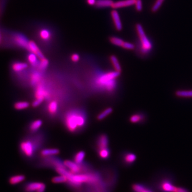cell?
I'll return each instance as SVG.
<instances>
[{
	"mask_svg": "<svg viewBox=\"0 0 192 192\" xmlns=\"http://www.w3.org/2000/svg\"><path fill=\"white\" fill-rule=\"evenodd\" d=\"M28 67V66L27 63L16 61L12 64L11 69L14 72L20 73L26 69H27Z\"/></svg>",
	"mask_w": 192,
	"mask_h": 192,
	"instance_id": "obj_12",
	"label": "cell"
},
{
	"mask_svg": "<svg viewBox=\"0 0 192 192\" xmlns=\"http://www.w3.org/2000/svg\"><path fill=\"white\" fill-rule=\"evenodd\" d=\"M49 96L47 91L45 90L43 86L39 84L37 86L35 91V99H45Z\"/></svg>",
	"mask_w": 192,
	"mask_h": 192,
	"instance_id": "obj_10",
	"label": "cell"
},
{
	"mask_svg": "<svg viewBox=\"0 0 192 192\" xmlns=\"http://www.w3.org/2000/svg\"><path fill=\"white\" fill-rule=\"evenodd\" d=\"M136 9L138 12H140L143 10V3L141 0H136Z\"/></svg>",
	"mask_w": 192,
	"mask_h": 192,
	"instance_id": "obj_36",
	"label": "cell"
},
{
	"mask_svg": "<svg viewBox=\"0 0 192 192\" xmlns=\"http://www.w3.org/2000/svg\"><path fill=\"white\" fill-rule=\"evenodd\" d=\"M20 148L22 153L26 157H31L33 155L35 151V146L30 140L22 141L20 145Z\"/></svg>",
	"mask_w": 192,
	"mask_h": 192,
	"instance_id": "obj_5",
	"label": "cell"
},
{
	"mask_svg": "<svg viewBox=\"0 0 192 192\" xmlns=\"http://www.w3.org/2000/svg\"><path fill=\"white\" fill-rule=\"evenodd\" d=\"M112 112H113V109L111 107L106 108L102 112H101L100 114H98V115L97 116V119L100 121L104 120L105 118H106L110 114H111Z\"/></svg>",
	"mask_w": 192,
	"mask_h": 192,
	"instance_id": "obj_26",
	"label": "cell"
},
{
	"mask_svg": "<svg viewBox=\"0 0 192 192\" xmlns=\"http://www.w3.org/2000/svg\"><path fill=\"white\" fill-rule=\"evenodd\" d=\"M175 94L180 98H192V90H177L175 92Z\"/></svg>",
	"mask_w": 192,
	"mask_h": 192,
	"instance_id": "obj_19",
	"label": "cell"
},
{
	"mask_svg": "<svg viewBox=\"0 0 192 192\" xmlns=\"http://www.w3.org/2000/svg\"><path fill=\"white\" fill-rule=\"evenodd\" d=\"M25 179V176L23 174H17L11 177L9 179V182L10 185H15L23 182Z\"/></svg>",
	"mask_w": 192,
	"mask_h": 192,
	"instance_id": "obj_15",
	"label": "cell"
},
{
	"mask_svg": "<svg viewBox=\"0 0 192 192\" xmlns=\"http://www.w3.org/2000/svg\"><path fill=\"white\" fill-rule=\"evenodd\" d=\"M86 157V153L84 151H80L76 153L74 157V161L77 164L81 165L84 160Z\"/></svg>",
	"mask_w": 192,
	"mask_h": 192,
	"instance_id": "obj_23",
	"label": "cell"
},
{
	"mask_svg": "<svg viewBox=\"0 0 192 192\" xmlns=\"http://www.w3.org/2000/svg\"><path fill=\"white\" fill-rule=\"evenodd\" d=\"M2 34L1 33V31H0V44L2 43Z\"/></svg>",
	"mask_w": 192,
	"mask_h": 192,
	"instance_id": "obj_43",
	"label": "cell"
},
{
	"mask_svg": "<svg viewBox=\"0 0 192 192\" xmlns=\"http://www.w3.org/2000/svg\"><path fill=\"white\" fill-rule=\"evenodd\" d=\"M86 123V118L80 111H72L69 112L65 118V126L71 132L83 127Z\"/></svg>",
	"mask_w": 192,
	"mask_h": 192,
	"instance_id": "obj_1",
	"label": "cell"
},
{
	"mask_svg": "<svg viewBox=\"0 0 192 192\" xmlns=\"http://www.w3.org/2000/svg\"><path fill=\"white\" fill-rule=\"evenodd\" d=\"M124 162L127 165H131L137 160V156L132 153H127L124 156Z\"/></svg>",
	"mask_w": 192,
	"mask_h": 192,
	"instance_id": "obj_17",
	"label": "cell"
},
{
	"mask_svg": "<svg viewBox=\"0 0 192 192\" xmlns=\"http://www.w3.org/2000/svg\"><path fill=\"white\" fill-rule=\"evenodd\" d=\"M96 2H97L96 0H87L88 3L90 6L96 5Z\"/></svg>",
	"mask_w": 192,
	"mask_h": 192,
	"instance_id": "obj_41",
	"label": "cell"
},
{
	"mask_svg": "<svg viewBox=\"0 0 192 192\" xmlns=\"http://www.w3.org/2000/svg\"><path fill=\"white\" fill-rule=\"evenodd\" d=\"M58 108V104L57 101L52 100L50 102L48 105V111L49 113L54 115L57 113Z\"/></svg>",
	"mask_w": 192,
	"mask_h": 192,
	"instance_id": "obj_18",
	"label": "cell"
},
{
	"mask_svg": "<svg viewBox=\"0 0 192 192\" xmlns=\"http://www.w3.org/2000/svg\"><path fill=\"white\" fill-rule=\"evenodd\" d=\"M40 36L44 41H48L51 38L50 32L47 30H42L40 31Z\"/></svg>",
	"mask_w": 192,
	"mask_h": 192,
	"instance_id": "obj_30",
	"label": "cell"
},
{
	"mask_svg": "<svg viewBox=\"0 0 192 192\" xmlns=\"http://www.w3.org/2000/svg\"><path fill=\"white\" fill-rule=\"evenodd\" d=\"M43 124V122L40 119H37L31 122L30 124V129L33 132L36 131L39 129Z\"/></svg>",
	"mask_w": 192,
	"mask_h": 192,
	"instance_id": "obj_22",
	"label": "cell"
},
{
	"mask_svg": "<svg viewBox=\"0 0 192 192\" xmlns=\"http://www.w3.org/2000/svg\"><path fill=\"white\" fill-rule=\"evenodd\" d=\"M110 42L113 44L119 46V47H122L124 43V41L122 40L117 37H111L110 38Z\"/></svg>",
	"mask_w": 192,
	"mask_h": 192,
	"instance_id": "obj_34",
	"label": "cell"
},
{
	"mask_svg": "<svg viewBox=\"0 0 192 192\" xmlns=\"http://www.w3.org/2000/svg\"><path fill=\"white\" fill-rule=\"evenodd\" d=\"M11 39L12 42L15 45L19 47L27 49L30 41H28L24 35L19 33L14 34L12 35Z\"/></svg>",
	"mask_w": 192,
	"mask_h": 192,
	"instance_id": "obj_6",
	"label": "cell"
},
{
	"mask_svg": "<svg viewBox=\"0 0 192 192\" xmlns=\"http://www.w3.org/2000/svg\"><path fill=\"white\" fill-rule=\"evenodd\" d=\"M48 65H49V61L44 57L42 59H40L38 67L40 70H44L47 68Z\"/></svg>",
	"mask_w": 192,
	"mask_h": 192,
	"instance_id": "obj_33",
	"label": "cell"
},
{
	"mask_svg": "<svg viewBox=\"0 0 192 192\" xmlns=\"http://www.w3.org/2000/svg\"><path fill=\"white\" fill-rule=\"evenodd\" d=\"M165 0H157L155 1L154 4H153V6L151 8V11L153 13H155V12H157L158 10H159V9L160 8L162 3L164 2Z\"/></svg>",
	"mask_w": 192,
	"mask_h": 192,
	"instance_id": "obj_32",
	"label": "cell"
},
{
	"mask_svg": "<svg viewBox=\"0 0 192 192\" xmlns=\"http://www.w3.org/2000/svg\"><path fill=\"white\" fill-rule=\"evenodd\" d=\"M44 99H35L34 100L33 102L32 103V106L33 107H37V106H40L41 104L43 102Z\"/></svg>",
	"mask_w": 192,
	"mask_h": 192,
	"instance_id": "obj_37",
	"label": "cell"
},
{
	"mask_svg": "<svg viewBox=\"0 0 192 192\" xmlns=\"http://www.w3.org/2000/svg\"><path fill=\"white\" fill-rule=\"evenodd\" d=\"M174 183V179L170 175H165L155 180L153 188L159 192H174L177 186Z\"/></svg>",
	"mask_w": 192,
	"mask_h": 192,
	"instance_id": "obj_3",
	"label": "cell"
},
{
	"mask_svg": "<svg viewBox=\"0 0 192 192\" xmlns=\"http://www.w3.org/2000/svg\"><path fill=\"white\" fill-rule=\"evenodd\" d=\"M144 120V116L141 114H135L132 115L130 118V121L132 123H139Z\"/></svg>",
	"mask_w": 192,
	"mask_h": 192,
	"instance_id": "obj_24",
	"label": "cell"
},
{
	"mask_svg": "<svg viewBox=\"0 0 192 192\" xmlns=\"http://www.w3.org/2000/svg\"><path fill=\"white\" fill-rule=\"evenodd\" d=\"M108 139L106 135H102L98 138L97 147L98 149L108 148Z\"/></svg>",
	"mask_w": 192,
	"mask_h": 192,
	"instance_id": "obj_14",
	"label": "cell"
},
{
	"mask_svg": "<svg viewBox=\"0 0 192 192\" xmlns=\"http://www.w3.org/2000/svg\"><path fill=\"white\" fill-rule=\"evenodd\" d=\"M121 72L112 71L104 73L96 80V84L101 88L105 89L108 92H112L115 89L116 79L119 77Z\"/></svg>",
	"mask_w": 192,
	"mask_h": 192,
	"instance_id": "obj_2",
	"label": "cell"
},
{
	"mask_svg": "<svg viewBox=\"0 0 192 192\" xmlns=\"http://www.w3.org/2000/svg\"><path fill=\"white\" fill-rule=\"evenodd\" d=\"M114 2L112 0H97L96 6L98 8H105L112 6Z\"/></svg>",
	"mask_w": 192,
	"mask_h": 192,
	"instance_id": "obj_20",
	"label": "cell"
},
{
	"mask_svg": "<svg viewBox=\"0 0 192 192\" xmlns=\"http://www.w3.org/2000/svg\"><path fill=\"white\" fill-rule=\"evenodd\" d=\"M45 187H45V185L43 184L42 185V186L40 187L39 190H37V192H44L45 190Z\"/></svg>",
	"mask_w": 192,
	"mask_h": 192,
	"instance_id": "obj_42",
	"label": "cell"
},
{
	"mask_svg": "<svg viewBox=\"0 0 192 192\" xmlns=\"http://www.w3.org/2000/svg\"><path fill=\"white\" fill-rule=\"evenodd\" d=\"M27 50L28 51H30L31 53H34L35 55H36L40 59H41L43 58H44V56H43V53H42L41 51L40 50L39 48H38L37 45L36 44V43L34 42L30 41Z\"/></svg>",
	"mask_w": 192,
	"mask_h": 192,
	"instance_id": "obj_8",
	"label": "cell"
},
{
	"mask_svg": "<svg viewBox=\"0 0 192 192\" xmlns=\"http://www.w3.org/2000/svg\"><path fill=\"white\" fill-rule=\"evenodd\" d=\"M136 0H123L118 2H114L112 6L113 9H119L127 6H131L135 4Z\"/></svg>",
	"mask_w": 192,
	"mask_h": 192,
	"instance_id": "obj_11",
	"label": "cell"
},
{
	"mask_svg": "<svg viewBox=\"0 0 192 192\" xmlns=\"http://www.w3.org/2000/svg\"><path fill=\"white\" fill-rule=\"evenodd\" d=\"M98 155L101 159H108L110 155V152L108 148H103V149H99L98 151Z\"/></svg>",
	"mask_w": 192,
	"mask_h": 192,
	"instance_id": "obj_29",
	"label": "cell"
},
{
	"mask_svg": "<svg viewBox=\"0 0 192 192\" xmlns=\"http://www.w3.org/2000/svg\"><path fill=\"white\" fill-rule=\"evenodd\" d=\"M59 152L60 151L57 148H45L42 150L41 154L43 157H50L57 155Z\"/></svg>",
	"mask_w": 192,
	"mask_h": 192,
	"instance_id": "obj_16",
	"label": "cell"
},
{
	"mask_svg": "<svg viewBox=\"0 0 192 192\" xmlns=\"http://www.w3.org/2000/svg\"><path fill=\"white\" fill-rule=\"evenodd\" d=\"M141 192H155L154 191V189L153 188H150L149 186L146 185L145 188Z\"/></svg>",
	"mask_w": 192,
	"mask_h": 192,
	"instance_id": "obj_40",
	"label": "cell"
},
{
	"mask_svg": "<svg viewBox=\"0 0 192 192\" xmlns=\"http://www.w3.org/2000/svg\"><path fill=\"white\" fill-rule=\"evenodd\" d=\"M136 30L141 44V50L143 53L144 55H146L149 53L152 48V44L149 40L148 39L147 36L146 35V34L145 33V31L141 24H137L136 25Z\"/></svg>",
	"mask_w": 192,
	"mask_h": 192,
	"instance_id": "obj_4",
	"label": "cell"
},
{
	"mask_svg": "<svg viewBox=\"0 0 192 192\" xmlns=\"http://www.w3.org/2000/svg\"><path fill=\"white\" fill-rule=\"evenodd\" d=\"M122 47L124 49H127V50H133L135 48V46L133 44L127 42H124L123 45L122 46Z\"/></svg>",
	"mask_w": 192,
	"mask_h": 192,
	"instance_id": "obj_35",
	"label": "cell"
},
{
	"mask_svg": "<svg viewBox=\"0 0 192 192\" xmlns=\"http://www.w3.org/2000/svg\"><path fill=\"white\" fill-rule=\"evenodd\" d=\"M67 181H68V179H67L66 177L64 176V175H61V176L53 177L52 179V182L53 183H56V184H57V183H63V182H66Z\"/></svg>",
	"mask_w": 192,
	"mask_h": 192,
	"instance_id": "obj_31",
	"label": "cell"
},
{
	"mask_svg": "<svg viewBox=\"0 0 192 192\" xmlns=\"http://www.w3.org/2000/svg\"><path fill=\"white\" fill-rule=\"evenodd\" d=\"M43 184L41 182H30L26 185L24 190L25 192H37Z\"/></svg>",
	"mask_w": 192,
	"mask_h": 192,
	"instance_id": "obj_13",
	"label": "cell"
},
{
	"mask_svg": "<svg viewBox=\"0 0 192 192\" xmlns=\"http://www.w3.org/2000/svg\"><path fill=\"white\" fill-rule=\"evenodd\" d=\"M41 80V75L39 73H34L31 75V82L33 85L39 83L40 81Z\"/></svg>",
	"mask_w": 192,
	"mask_h": 192,
	"instance_id": "obj_28",
	"label": "cell"
},
{
	"mask_svg": "<svg viewBox=\"0 0 192 192\" xmlns=\"http://www.w3.org/2000/svg\"><path fill=\"white\" fill-rule=\"evenodd\" d=\"M64 165L69 169L71 173H77L82 170V167L81 165L77 164L74 161L70 160H66L64 162Z\"/></svg>",
	"mask_w": 192,
	"mask_h": 192,
	"instance_id": "obj_7",
	"label": "cell"
},
{
	"mask_svg": "<svg viewBox=\"0 0 192 192\" xmlns=\"http://www.w3.org/2000/svg\"><path fill=\"white\" fill-rule=\"evenodd\" d=\"M111 15L116 29L118 30V31H121L122 30L123 27L119 14L116 10H114L111 12Z\"/></svg>",
	"mask_w": 192,
	"mask_h": 192,
	"instance_id": "obj_9",
	"label": "cell"
},
{
	"mask_svg": "<svg viewBox=\"0 0 192 192\" xmlns=\"http://www.w3.org/2000/svg\"><path fill=\"white\" fill-rule=\"evenodd\" d=\"M174 192H190L187 188L182 187V186H177L176 190Z\"/></svg>",
	"mask_w": 192,
	"mask_h": 192,
	"instance_id": "obj_38",
	"label": "cell"
},
{
	"mask_svg": "<svg viewBox=\"0 0 192 192\" xmlns=\"http://www.w3.org/2000/svg\"><path fill=\"white\" fill-rule=\"evenodd\" d=\"M71 59L74 62H77L80 60V56L77 53H74L71 56Z\"/></svg>",
	"mask_w": 192,
	"mask_h": 192,
	"instance_id": "obj_39",
	"label": "cell"
},
{
	"mask_svg": "<svg viewBox=\"0 0 192 192\" xmlns=\"http://www.w3.org/2000/svg\"><path fill=\"white\" fill-rule=\"evenodd\" d=\"M30 106L29 102L26 101H20L16 102L14 104V108L16 110L20 111V110H25L28 108Z\"/></svg>",
	"mask_w": 192,
	"mask_h": 192,
	"instance_id": "obj_21",
	"label": "cell"
},
{
	"mask_svg": "<svg viewBox=\"0 0 192 192\" xmlns=\"http://www.w3.org/2000/svg\"><path fill=\"white\" fill-rule=\"evenodd\" d=\"M110 60L112 62V65L114 67L115 71L121 72L122 71L121 67L116 57L115 56H111L110 57Z\"/></svg>",
	"mask_w": 192,
	"mask_h": 192,
	"instance_id": "obj_25",
	"label": "cell"
},
{
	"mask_svg": "<svg viewBox=\"0 0 192 192\" xmlns=\"http://www.w3.org/2000/svg\"><path fill=\"white\" fill-rule=\"evenodd\" d=\"M37 58H39L34 53L31 52V53L28 55V61L30 64L33 66H36L39 65V63L37 61Z\"/></svg>",
	"mask_w": 192,
	"mask_h": 192,
	"instance_id": "obj_27",
	"label": "cell"
}]
</instances>
